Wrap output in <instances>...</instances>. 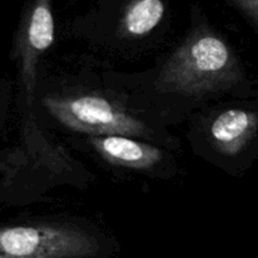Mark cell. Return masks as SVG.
I'll return each instance as SVG.
<instances>
[{
    "label": "cell",
    "mask_w": 258,
    "mask_h": 258,
    "mask_svg": "<svg viewBox=\"0 0 258 258\" xmlns=\"http://www.w3.org/2000/svg\"><path fill=\"white\" fill-rule=\"evenodd\" d=\"M238 78V66L224 40L199 30L169 59L160 82L173 92L199 96L221 90Z\"/></svg>",
    "instance_id": "cell-1"
},
{
    "label": "cell",
    "mask_w": 258,
    "mask_h": 258,
    "mask_svg": "<svg viewBox=\"0 0 258 258\" xmlns=\"http://www.w3.org/2000/svg\"><path fill=\"white\" fill-rule=\"evenodd\" d=\"M97 251L95 237L72 227H0V258H86Z\"/></svg>",
    "instance_id": "cell-2"
},
{
    "label": "cell",
    "mask_w": 258,
    "mask_h": 258,
    "mask_svg": "<svg viewBox=\"0 0 258 258\" xmlns=\"http://www.w3.org/2000/svg\"><path fill=\"white\" fill-rule=\"evenodd\" d=\"M43 103L60 123L73 130L100 136H143L146 134L141 121L97 96L45 97Z\"/></svg>",
    "instance_id": "cell-3"
},
{
    "label": "cell",
    "mask_w": 258,
    "mask_h": 258,
    "mask_svg": "<svg viewBox=\"0 0 258 258\" xmlns=\"http://www.w3.org/2000/svg\"><path fill=\"white\" fill-rule=\"evenodd\" d=\"M54 40V19L49 0H37L29 13L19 47L22 73L28 95L34 87L35 64Z\"/></svg>",
    "instance_id": "cell-4"
},
{
    "label": "cell",
    "mask_w": 258,
    "mask_h": 258,
    "mask_svg": "<svg viewBox=\"0 0 258 258\" xmlns=\"http://www.w3.org/2000/svg\"><path fill=\"white\" fill-rule=\"evenodd\" d=\"M91 140L98 154L116 165L149 169L161 159L160 149L131 140L126 136H96Z\"/></svg>",
    "instance_id": "cell-5"
},
{
    "label": "cell",
    "mask_w": 258,
    "mask_h": 258,
    "mask_svg": "<svg viewBox=\"0 0 258 258\" xmlns=\"http://www.w3.org/2000/svg\"><path fill=\"white\" fill-rule=\"evenodd\" d=\"M258 116L249 111L232 108L217 116L211 126L213 143L222 153H239L257 131Z\"/></svg>",
    "instance_id": "cell-6"
},
{
    "label": "cell",
    "mask_w": 258,
    "mask_h": 258,
    "mask_svg": "<svg viewBox=\"0 0 258 258\" xmlns=\"http://www.w3.org/2000/svg\"><path fill=\"white\" fill-rule=\"evenodd\" d=\"M163 0H134L123 14L122 24L131 35H145L160 23L164 15Z\"/></svg>",
    "instance_id": "cell-7"
},
{
    "label": "cell",
    "mask_w": 258,
    "mask_h": 258,
    "mask_svg": "<svg viewBox=\"0 0 258 258\" xmlns=\"http://www.w3.org/2000/svg\"><path fill=\"white\" fill-rule=\"evenodd\" d=\"M228 3L258 28V0H228Z\"/></svg>",
    "instance_id": "cell-8"
}]
</instances>
